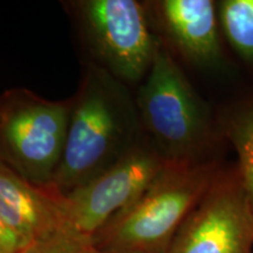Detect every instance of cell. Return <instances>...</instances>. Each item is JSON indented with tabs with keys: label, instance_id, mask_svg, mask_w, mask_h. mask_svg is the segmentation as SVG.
Listing matches in <instances>:
<instances>
[{
	"label": "cell",
	"instance_id": "6da1fadb",
	"mask_svg": "<svg viewBox=\"0 0 253 253\" xmlns=\"http://www.w3.org/2000/svg\"><path fill=\"white\" fill-rule=\"evenodd\" d=\"M129 87L90 62L72 96L67 138L52 185L66 195L113 167L143 137Z\"/></svg>",
	"mask_w": 253,
	"mask_h": 253
},
{
	"label": "cell",
	"instance_id": "7a4b0ae2",
	"mask_svg": "<svg viewBox=\"0 0 253 253\" xmlns=\"http://www.w3.org/2000/svg\"><path fill=\"white\" fill-rule=\"evenodd\" d=\"M144 137L169 164L217 160L221 141L204 100L163 42L135 97Z\"/></svg>",
	"mask_w": 253,
	"mask_h": 253
},
{
	"label": "cell",
	"instance_id": "3957f363",
	"mask_svg": "<svg viewBox=\"0 0 253 253\" xmlns=\"http://www.w3.org/2000/svg\"><path fill=\"white\" fill-rule=\"evenodd\" d=\"M218 160L167 164L140 197L90 240L102 251L167 253L176 233L224 169Z\"/></svg>",
	"mask_w": 253,
	"mask_h": 253
},
{
	"label": "cell",
	"instance_id": "277c9868",
	"mask_svg": "<svg viewBox=\"0 0 253 253\" xmlns=\"http://www.w3.org/2000/svg\"><path fill=\"white\" fill-rule=\"evenodd\" d=\"M72 97L47 100L26 88L0 95V162L26 181L50 186L65 149Z\"/></svg>",
	"mask_w": 253,
	"mask_h": 253
},
{
	"label": "cell",
	"instance_id": "5b68a950",
	"mask_svg": "<svg viewBox=\"0 0 253 253\" xmlns=\"http://www.w3.org/2000/svg\"><path fill=\"white\" fill-rule=\"evenodd\" d=\"M72 7L93 63L126 86L143 81L162 42L145 6L135 0H82Z\"/></svg>",
	"mask_w": 253,
	"mask_h": 253
},
{
	"label": "cell",
	"instance_id": "8992f818",
	"mask_svg": "<svg viewBox=\"0 0 253 253\" xmlns=\"http://www.w3.org/2000/svg\"><path fill=\"white\" fill-rule=\"evenodd\" d=\"M167 164L143 136L107 171L63 195L69 235L90 242L113 217L143 194Z\"/></svg>",
	"mask_w": 253,
	"mask_h": 253
},
{
	"label": "cell",
	"instance_id": "52a82bcc",
	"mask_svg": "<svg viewBox=\"0 0 253 253\" xmlns=\"http://www.w3.org/2000/svg\"><path fill=\"white\" fill-rule=\"evenodd\" d=\"M167 253H253V213L236 166L224 168Z\"/></svg>",
	"mask_w": 253,
	"mask_h": 253
},
{
	"label": "cell",
	"instance_id": "ba28073f",
	"mask_svg": "<svg viewBox=\"0 0 253 253\" xmlns=\"http://www.w3.org/2000/svg\"><path fill=\"white\" fill-rule=\"evenodd\" d=\"M62 197L53 186L33 184L0 162V219L25 248L69 235Z\"/></svg>",
	"mask_w": 253,
	"mask_h": 253
},
{
	"label": "cell",
	"instance_id": "9c48e42d",
	"mask_svg": "<svg viewBox=\"0 0 253 253\" xmlns=\"http://www.w3.org/2000/svg\"><path fill=\"white\" fill-rule=\"evenodd\" d=\"M157 18L177 52L190 62L212 66L221 55L217 2L162 0L154 2Z\"/></svg>",
	"mask_w": 253,
	"mask_h": 253
},
{
	"label": "cell",
	"instance_id": "30bf717a",
	"mask_svg": "<svg viewBox=\"0 0 253 253\" xmlns=\"http://www.w3.org/2000/svg\"><path fill=\"white\" fill-rule=\"evenodd\" d=\"M218 126L237 154L236 168L253 213V100L227 110Z\"/></svg>",
	"mask_w": 253,
	"mask_h": 253
},
{
	"label": "cell",
	"instance_id": "8fae6325",
	"mask_svg": "<svg viewBox=\"0 0 253 253\" xmlns=\"http://www.w3.org/2000/svg\"><path fill=\"white\" fill-rule=\"evenodd\" d=\"M220 32L243 60L253 65V0L217 2Z\"/></svg>",
	"mask_w": 253,
	"mask_h": 253
},
{
	"label": "cell",
	"instance_id": "7c38bea8",
	"mask_svg": "<svg viewBox=\"0 0 253 253\" xmlns=\"http://www.w3.org/2000/svg\"><path fill=\"white\" fill-rule=\"evenodd\" d=\"M89 240L72 235H60L54 238L28 245L21 253H87Z\"/></svg>",
	"mask_w": 253,
	"mask_h": 253
},
{
	"label": "cell",
	"instance_id": "4fadbf2b",
	"mask_svg": "<svg viewBox=\"0 0 253 253\" xmlns=\"http://www.w3.org/2000/svg\"><path fill=\"white\" fill-rule=\"evenodd\" d=\"M24 244L0 219V253H21Z\"/></svg>",
	"mask_w": 253,
	"mask_h": 253
},
{
	"label": "cell",
	"instance_id": "5bb4252c",
	"mask_svg": "<svg viewBox=\"0 0 253 253\" xmlns=\"http://www.w3.org/2000/svg\"><path fill=\"white\" fill-rule=\"evenodd\" d=\"M87 253H144L138 251H102V250H97L90 244V242L87 245Z\"/></svg>",
	"mask_w": 253,
	"mask_h": 253
}]
</instances>
